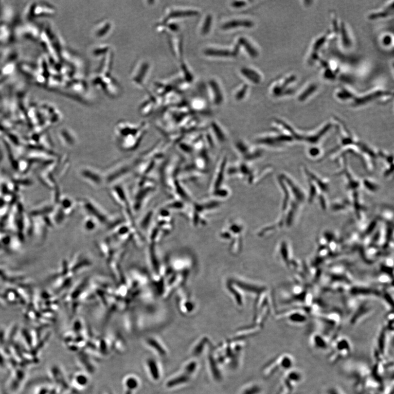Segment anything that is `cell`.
<instances>
[{"label": "cell", "mask_w": 394, "mask_h": 394, "mask_svg": "<svg viewBox=\"0 0 394 394\" xmlns=\"http://www.w3.org/2000/svg\"><path fill=\"white\" fill-rule=\"evenodd\" d=\"M213 18L211 15H208L204 20L202 28L201 29V34L203 35L207 34L212 27Z\"/></svg>", "instance_id": "cell-19"}, {"label": "cell", "mask_w": 394, "mask_h": 394, "mask_svg": "<svg viewBox=\"0 0 394 394\" xmlns=\"http://www.w3.org/2000/svg\"><path fill=\"white\" fill-rule=\"evenodd\" d=\"M318 86L316 83L310 82L306 85L298 94L297 100L301 102H305L316 93Z\"/></svg>", "instance_id": "cell-11"}, {"label": "cell", "mask_w": 394, "mask_h": 394, "mask_svg": "<svg viewBox=\"0 0 394 394\" xmlns=\"http://www.w3.org/2000/svg\"><path fill=\"white\" fill-rule=\"evenodd\" d=\"M238 51V46H237V48H235L233 51L221 49H208L204 51V54L208 56L222 57L234 56L237 55Z\"/></svg>", "instance_id": "cell-14"}, {"label": "cell", "mask_w": 394, "mask_h": 394, "mask_svg": "<svg viewBox=\"0 0 394 394\" xmlns=\"http://www.w3.org/2000/svg\"><path fill=\"white\" fill-rule=\"evenodd\" d=\"M146 347L157 357L163 358L167 354L164 346L159 340L154 338H148L144 340Z\"/></svg>", "instance_id": "cell-10"}, {"label": "cell", "mask_w": 394, "mask_h": 394, "mask_svg": "<svg viewBox=\"0 0 394 394\" xmlns=\"http://www.w3.org/2000/svg\"><path fill=\"white\" fill-rule=\"evenodd\" d=\"M254 24L251 20L247 19H234L227 21L223 24L221 28L223 30H230L239 28H251Z\"/></svg>", "instance_id": "cell-12"}, {"label": "cell", "mask_w": 394, "mask_h": 394, "mask_svg": "<svg viewBox=\"0 0 394 394\" xmlns=\"http://www.w3.org/2000/svg\"><path fill=\"white\" fill-rule=\"evenodd\" d=\"M238 45L242 46L247 54L252 58H255L258 55L257 50L246 38L241 37L239 39Z\"/></svg>", "instance_id": "cell-16"}, {"label": "cell", "mask_w": 394, "mask_h": 394, "mask_svg": "<svg viewBox=\"0 0 394 394\" xmlns=\"http://www.w3.org/2000/svg\"><path fill=\"white\" fill-rule=\"evenodd\" d=\"M141 381L138 376L129 375L125 376L123 380L124 394H134L140 387Z\"/></svg>", "instance_id": "cell-9"}, {"label": "cell", "mask_w": 394, "mask_h": 394, "mask_svg": "<svg viewBox=\"0 0 394 394\" xmlns=\"http://www.w3.org/2000/svg\"><path fill=\"white\" fill-rule=\"evenodd\" d=\"M373 394V393H369V394Z\"/></svg>", "instance_id": "cell-26"}, {"label": "cell", "mask_w": 394, "mask_h": 394, "mask_svg": "<svg viewBox=\"0 0 394 394\" xmlns=\"http://www.w3.org/2000/svg\"><path fill=\"white\" fill-rule=\"evenodd\" d=\"M198 12L194 10L178 11L173 13V17H190L198 15Z\"/></svg>", "instance_id": "cell-20"}, {"label": "cell", "mask_w": 394, "mask_h": 394, "mask_svg": "<svg viewBox=\"0 0 394 394\" xmlns=\"http://www.w3.org/2000/svg\"><path fill=\"white\" fill-rule=\"evenodd\" d=\"M382 394H394V384L393 382L391 384H389L388 386L383 390Z\"/></svg>", "instance_id": "cell-24"}, {"label": "cell", "mask_w": 394, "mask_h": 394, "mask_svg": "<svg viewBox=\"0 0 394 394\" xmlns=\"http://www.w3.org/2000/svg\"><path fill=\"white\" fill-rule=\"evenodd\" d=\"M297 81V77L295 74H291L284 78L279 84L274 87L272 90L274 95L280 96L292 94Z\"/></svg>", "instance_id": "cell-5"}, {"label": "cell", "mask_w": 394, "mask_h": 394, "mask_svg": "<svg viewBox=\"0 0 394 394\" xmlns=\"http://www.w3.org/2000/svg\"><path fill=\"white\" fill-rule=\"evenodd\" d=\"M73 382L78 391H83L89 386L90 379L86 372L78 373L74 376Z\"/></svg>", "instance_id": "cell-15"}, {"label": "cell", "mask_w": 394, "mask_h": 394, "mask_svg": "<svg viewBox=\"0 0 394 394\" xmlns=\"http://www.w3.org/2000/svg\"><path fill=\"white\" fill-rule=\"evenodd\" d=\"M304 376L298 369H293L287 371L283 380L282 394H292L296 388L302 382Z\"/></svg>", "instance_id": "cell-3"}, {"label": "cell", "mask_w": 394, "mask_h": 394, "mask_svg": "<svg viewBox=\"0 0 394 394\" xmlns=\"http://www.w3.org/2000/svg\"><path fill=\"white\" fill-rule=\"evenodd\" d=\"M248 86L244 85L242 89H240L238 91V93L236 94L235 97L236 100H242L244 98V96L246 95L247 92L248 90Z\"/></svg>", "instance_id": "cell-22"}, {"label": "cell", "mask_w": 394, "mask_h": 394, "mask_svg": "<svg viewBox=\"0 0 394 394\" xmlns=\"http://www.w3.org/2000/svg\"><path fill=\"white\" fill-rule=\"evenodd\" d=\"M209 83L214 94V102L216 104H221L223 102V97L220 86L216 81L214 80L210 81Z\"/></svg>", "instance_id": "cell-17"}, {"label": "cell", "mask_w": 394, "mask_h": 394, "mask_svg": "<svg viewBox=\"0 0 394 394\" xmlns=\"http://www.w3.org/2000/svg\"><path fill=\"white\" fill-rule=\"evenodd\" d=\"M324 394H347L340 388L337 386H331L326 389Z\"/></svg>", "instance_id": "cell-21"}, {"label": "cell", "mask_w": 394, "mask_h": 394, "mask_svg": "<svg viewBox=\"0 0 394 394\" xmlns=\"http://www.w3.org/2000/svg\"><path fill=\"white\" fill-rule=\"evenodd\" d=\"M334 25V31L333 33L339 35L340 42L341 47L344 50L352 49L354 46V39L351 32L347 25L341 23L338 25L337 22H333Z\"/></svg>", "instance_id": "cell-4"}, {"label": "cell", "mask_w": 394, "mask_h": 394, "mask_svg": "<svg viewBox=\"0 0 394 394\" xmlns=\"http://www.w3.org/2000/svg\"><path fill=\"white\" fill-rule=\"evenodd\" d=\"M82 356L78 358V361H80L81 365L83 367L84 372L87 374L93 373L95 371V368L90 359L88 358V354H81Z\"/></svg>", "instance_id": "cell-18"}, {"label": "cell", "mask_w": 394, "mask_h": 394, "mask_svg": "<svg viewBox=\"0 0 394 394\" xmlns=\"http://www.w3.org/2000/svg\"><path fill=\"white\" fill-rule=\"evenodd\" d=\"M353 351L351 341L345 337H337L331 341L327 360L332 365L348 358Z\"/></svg>", "instance_id": "cell-1"}, {"label": "cell", "mask_w": 394, "mask_h": 394, "mask_svg": "<svg viewBox=\"0 0 394 394\" xmlns=\"http://www.w3.org/2000/svg\"><path fill=\"white\" fill-rule=\"evenodd\" d=\"M332 340L321 334H314L310 337V344L315 350L319 352L328 351Z\"/></svg>", "instance_id": "cell-7"}, {"label": "cell", "mask_w": 394, "mask_h": 394, "mask_svg": "<svg viewBox=\"0 0 394 394\" xmlns=\"http://www.w3.org/2000/svg\"><path fill=\"white\" fill-rule=\"evenodd\" d=\"M394 14V1L389 2L384 7L379 10L371 12L367 15V19L375 21L382 19L389 18Z\"/></svg>", "instance_id": "cell-8"}, {"label": "cell", "mask_w": 394, "mask_h": 394, "mask_svg": "<svg viewBox=\"0 0 394 394\" xmlns=\"http://www.w3.org/2000/svg\"><path fill=\"white\" fill-rule=\"evenodd\" d=\"M144 369L149 379L153 382H159L161 380L162 372L159 361L153 358H148L144 363Z\"/></svg>", "instance_id": "cell-6"}, {"label": "cell", "mask_w": 394, "mask_h": 394, "mask_svg": "<svg viewBox=\"0 0 394 394\" xmlns=\"http://www.w3.org/2000/svg\"><path fill=\"white\" fill-rule=\"evenodd\" d=\"M383 45L385 47H388L391 45V41H393V38H391V35H384L382 38Z\"/></svg>", "instance_id": "cell-23"}, {"label": "cell", "mask_w": 394, "mask_h": 394, "mask_svg": "<svg viewBox=\"0 0 394 394\" xmlns=\"http://www.w3.org/2000/svg\"><path fill=\"white\" fill-rule=\"evenodd\" d=\"M240 72L244 77L255 84H259L262 81L260 74L255 70L249 68H243L240 70Z\"/></svg>", "instance_id": "cell-13"}, {"label": "cell", "mask_w": 394, "mask_h": 394, "mask_svg": "<svg viewBox=\"0 0 394 394\" xmlns=\"http://www.w3.org/2000/svg\"><path fill=\"white\" fill-rule=\"evenodd\" d=\"M246 4L245 1H234L232 2V6L235 8H240L245 6Z\"/></svg>", "instance_id": "cell-25"}, {"label": "cell", "mask_w": 394, "mask_h": 394, "mask_svg": "<svg viewBox=\"0 0 394 394\" xmlns=\"http://www.w3.org/2000/svg\"><path fill=\"white\" fill-rule=\"evenodd\" d=\"M393 94L391 91L382 89L373 90L360 96L355 95L350 105L353 107H361L376 102L383 98H390Z\"/></svg>", "instance_id": "cell-2"}]
</instances>
